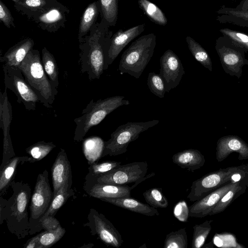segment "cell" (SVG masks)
Here are the masks:
<instances>
[{
	"label": "cell",
	"instance_id": "obj_1",
	"mask_svg": "<svg viewBox=\"0 0 248 248\" xmlns=\"http://www.w3.org/2000/svg\"><path fill=\"white\" fill-rule=\"evenodd\" d=\"M13 193L7 200L0 196V225L4 221L9 231L18 239L29 234L30 221L28 207L31 197V188L27 183L13 180Z\"/></svg>",
	"mask_w": 248,
	"mask_h": 248
},
{
	"label": "cell",
	"instance_id": "obj_2",
	"mask_svg": "<svg viewBox=\"0 0 248 248\" xmlns=\"http://www.w3.org/2000/svg\"><path fill=\"white\" fill-rule=\"evenodd\" d=\"M18 68L29 86L38 97L39 102L47 108H52L58 93L46 76L37 49L30 50Z\"/></svg>",
	"mask_w": 248,
	"mask_h": 248
},
{
	"label": "cell",
	"instance_id": "obj_3",
	"mask_svg": "<svg viewBox=\"0 0 248 248\" xmlns=\"http://www.w3.org/2000/svg\"><path fill=\"white\" fill-rule=\"evenodd\" d=\"M98 31L80 46V72L87 74L90 80L99 79L105 70L112 32Z\"/></svg>",
	"mask_w": 248,
	"mask_h": 248
},
{
	"label": "cell",
	"instance_id": "obj_4",
	"mask_svg": "<svg viewBox=\"0 0 248 248\" xmlns=\"http://www.w3.org/2000/svg\"><path fill=\"white\" fill-rule=\"evenodd\" d=\"M129 104L130 102L120 95L96 101L92 99L82 110L81 116L74 120L76 124L74 140L81 141L90 129L100 123L108 114L120 107Z\"/></svg>",
	"mask_w": 248,
	"mask_h": 248
},
{
	"label": "cell",
	"instance_id": "obj_5",
	"mask_svg": "<svg viewBox=\"0 0 248 248\" xmlns=\"http://www.w3.org/2000/svg\"><path fill=\"white\" fill-rule=\"evenodd\" d=\"M155 46L156 36L153 33L133 42L121 56L118 66L120 74L139 78L153 57Z\"/></svg>",
	"mask_w": 248,
	"mask_h": 248
},
{
	"label": "cell",
	"instance_id": "obj_6",
	"mask_svg": "<svg viewBox=\"0 0 248 248\" xmlns=\"http://www.w3.org/2000/svg\"><path fill=\"white\" fill-rule=\"evenodd\" d=\"M159 120L147 122H127L117 127L104 142L101 157L107 155L116 156L125 153L129 144L138 139L142 132L158 124Z\"/></svg>",
	"mask_w": 248,
	"mask_h": 248
},
{
	"label": "cell",
	"instance_id": "obj_7",
	"mask_svg": "<svg viewBox=\"0 0 248 248\" xmlns=\"http://www.w3.org/2000/svg\"><path fill=\"white\" fill-rule=\"evenodd\" d=\"M54 197L46 170L38 174L30 206V232L33 235L42 230L41 220L49 208Z\"/></svg>",
	"mask_w": 248,
	"mask_h": 248
},
{
	"label": "cell",
	"instance_id": "obj_8",
	"mask_svg": "<svg viewBox=\"0 0 248 248\" xmlns=\"http://www.w3.org/2000/svg\"><path fill=\"white\" fill-rule=\"evenodd\" d=\"M215 48L224 72L239 78L243 67L248 65L246 58L248 49L223 34L217 39Z\"/></svg>",
	"mask_w": 248,
	"mask_h": 248
},
{
	"label": "cell",
	"instance_id": "obj_9",
	"mask_svg": "<svg viewBox=\"0 0 248 248\" xmlns=\"http://www.w3.org/2000/svg\"><path fill=\"white\" fill-rule=\"evenodd\" d=\"M5 89L13 92L17 97V102L22 104L29 111L36 110L39 102L38 96L26 82L18 67L2 65Z\"/></svg>",
	"mask_w": 248,
	"mask_h": 248
},
{
	"label": "cell",
	"instance_id": "obj_10",
	"mask_svg": "<svg viewBox=\"0 0 248 248\" xmlns=\"http://www.w3.org/2000/svg\"><path fill=\"white\" fill-rule=\"evenodd\" d=\"M242 165L220 169L206 174L193 181L187 198L191 202L197 201L217 188L229 183H232V175L239 170Z\"/></svg>",
	"mask_w": 248,
	"mask_h": 248
},
{
	"label": "cell",
	"instance_id": "obj_11",
	"mask_svg": "<svg viewBox=\"0 0 248 248\" xmlns=\"http://www.w3.org/2000/svg\"><path fill=\"white\" fill-rule=\"evenodd\" d=\"M88 221L83 226L89 228L91 234L96 236L106 246L120 248L122 236L113 224L102 213L91 208L87 216Z\"/></svg>",
	"mask_w": 248,
	"mask_h": 248
},
{
	"label": "cell",
	"instance_id": "obj_12",
	"mask_svg": "<svg viewBox=\"0 0 248 248\" xmlns=\"http://www.w3.org/2000/svg\"><path fill=\"white\" fill-rule=\"evenodd\" d=\"M148 168L146 162H134L120 165L113 170L97 177L88 173L100 183L124 185L135 183L145 177Z\"/></svg>",
	"mask_w": 248,
	"mask_h": 248
},
{
	"label": "cell",
	"instance_id": "obj_13",
	"mask_svg": "<svg viewBox=\"0 0 248 248\" xmlns=\"http://www.w3.org/2000/svg\"><path fill=\"white\" fill-rule=\"evenodd\" d=\"M185 73L178 56L170 49L165 51L160 59L159 74L165 82L166 92L179 85Z\"/></svg>",
	"mask_w": 248,
	"mask_h": 248
},
{
	"label": "cell",
	"instance_id": "obj_14",
	"mask_svg": "<svg viewBox=\"0 0 248 248\" xmlns=\"http://www.w3.org/2000/svg\"><path fill=\"white\" fill-rule=\"evenodd\" d=\"M83 188L90 197L101 199L106 198L130 197L132 186L103 184L98 182L87 173L85 177Z\"/></svg>",
	"mask_w": 248,
	"mask_h": 248
},
{
	"label": "cell",
	"instance_id": "obj_15",
	"mask_svg": "<svg viewBox=\"0 0 248 248\" xmlns=\"http://www.w3.org/2000/svg\"><path fill=\"white\" fill-rule=\"evenodd\" d=\"M0 127L4 136L2 160L0 165L2 167L9 159L16 156L9 134L10 126L12 120V109L8 99L6 89H5L4 92H0Z\"/></svg>",
	"mask_w": 248,
	"mask_h": 248
},
{
	"label": "cell",
	"instance_id": "obj_16",
	"mask_svg": "<svg viewBox=\"0 0 248 248\" xmlns=\"http://www.w3.org/2000/svg\"><path fill=\"white\" fill-rule=\"evenodd\" d=\"M238 183H229L225 184L195 201L189 206V217L202 218L209 215L223 195Z\"/></svg>",
	"mask_w": 248,
	"mask_h": 248
},
{
	"label": "cell",
	"instance_id": "obj_17",
	"mask_svg": "<svg viewBox=\"0 0 248 248\" xmlns=\"http://www.w3.org/2000/svg\"><path fill=\"white\" fill-rule=\"evenodd\" d=\"M145 29V24H142L125 31L119 30L112 35L108 53L105 70L112 63L124 47L143 32Z\"/></svg>",
	"mask_w": 248,
	"mask_h": 248
},
{
	"label": "cell",
	"instance_id": "obj_18",
	"mask_svg": "<svg viewBox=\"0 0 248 248\" xmlns=\"http://www.w3.org/2000/svg\"><path fill=\"white\" fill-rule=\"evenodd\" d=\"M238 154L240 160L248 159V144L241 138L235 135H227L219 138L217 143L216 159L221 162L231 153Z\"/></svg>",
	"mask_w": 248,
	"mask_h": 248
},
{
	"label": "cell",
	"instance_id": "obj_19",
	"mask_svg": "<svg viewBox=\"0 0 248 248\" xmlns=\"http://www.w3.org/2000/svg\"><path fill=\"white\" fill-rule=\"evenodd\" d=\"M54 195L65 184L72 185L70 162L65 151L60 149L51 169Z\"/></svg>",
	"mask_w": 248,
	"mask_h": 248
},
{
	"label": "cell",
	"instance_id": "obj_20",
	"mask_svg": "<svg viewBox=\"0 0 248 248\" xmlns=\"http://www.w3.org/2000/svg\"><path fill=\"white\" fill-rule=\"evenodd\" d=\"M26 162L34 163L29 156H15L0 167V196L6 194L9 187L14 180L17 167Z\"/></svg>",
	"mask_w": 248,
	"mask_h": 248
},
{
	"label": "cell",
	"instance_id": "obj_21",
	"mask_svg": "<svg viewBox=\"0 0 248 248\" xmlns=\"http://www.w3.org/2000/svg\"><path fill=\"white\" fill-rule=\"evenodd\" d=\"M34 43L31 38H27L11 47L2 57L0 61L3 64L18 67L28 52L33 49Z\"/></svg>",
	"mask_w": 248,
	"mask_h": 248
},
{
	"label": "cell",
	"instance_id": "obj_22",
	"mask_svg": "<svg viewBox=\"0 0 248 248\" xmlns=\"http://www.w3.org/2000/svg\"><path fill=\"white\" fill-rule=\"evenodd\" d=\"M172 162L182 169L192 172L202 168L205 162L204 155L198 150L186 149L174 154Z\"/></svg>",
	"mask_w": 248,
	"mask_h": 248
},
{
	"label": "cell",
	"instance_id": "obj_23",
	"mask_svg": "<svg viewBox=\"0 0 248 248\" xmlns=\"http://www.w3.org/2000/svg\"><path fill=\"white\" fill-rule=\"evenodd\" d=\"M115 206L132 212L152 217L159 216L157 210L148 204L143 203L130 197L106 198L100 199Z\"/></svg>",
	"mask_w": 248,
	"mask_h": 248
},
{
	"label": "cell",
	"instance_id": "obj_24",
	"mask_svg": "<svg viewBox=\"0 0 248 248\" xmlns=\"http://www.w3.org/2000/svg\"><path fill=\"white\" fill-rule=\"evenodd\" d=\"M216 13L218 15L217 20L221 23L248 27V11L222 6Z\"/></svg>",
	"mask_w": 248,
	"mask_h": 248
},
{
	"label": "cell",
	"instance_id": "obj_25",
	"mask_svg": "<svg viewBox=\"0 0 248 248\" xmlns=\"http://www.w3.org/2000/svg\"><path fill=\"white\" fill-rule=\"evenodd\" d=\"M104 142L98 137L85 139L83 142V151L89 164L91 165L101 157Z\"/></svg>",
	"mask_w": 248,
	"mask_h": 248
},
{
	"label": "cell",
	"instance_id": "obj_26",
	"mask_svg": "<svg viewBox=\"0 0 248 248\" xmlns=\"http://www.w3.org/2000/svg\"><path fill=\"white\" fill-rule=\"evenodd\" d=\"M42 54L41 61L44 71L52 86L57 89L59 85V71L56 59L45 47L42 49Z\"/></svg>",
	"mask_w": 248,
	"mask_h": 248
},
{
	"label": "cell",
	"instance_id": "obj_27",
	"mask_svg": "<svg viewBox=\"0 0 248 248\" xmlns=\"http://www.w3.org/2000/svg\"><path fill=\"white\" fill-rule=\"evenodd\" d=\"M247 187L245 185L238 183L223 195L209 215H214L224 211L235 199L245 192Z\"/></svg>",
	"mask_w": 248,
	"mask_h": 248
},
{
	"label": "cell",
	"instance_id": "obj_28",
	"mask_svg": "<svg viewBox=\"0 0 248 248\" xmlns=\"http://www.w3.org/2000/svg\"><path fill=\"white\" fill-rule=\"evenodd\" d=\"M71 186L72 185L69 184H65L61 187L54 195L50 206L43 217L48 216L54 217L67 200L74 196L75 192L71 188Z\"/></svg>",
	"mask_w": 248,
	"mask_h": 248
},
{
	"label": "cell",
	"instance_id": "obj_29",
	"mask_svg": "<svg viewBox=\"0 0 248 248\" xmlns=\"http://www.w3.org/2000/svg\"><path fill=\"white\" fill-rule=\"evenodd\" d=\"M138 4L144 14L153 22L165 26L167 18L162 11L155 4L148 0H138Z\"/></svg>",
	"mask_w": 248,
	"mask_h": 248
},
{
	"label": "cell",
	"instance_id": "obj_30",
	"mask_svg": "<svg viewBox=\"0 0 248 248\" xmlns=\"http://www.w3.org/2000/svg\"><path fill=\"white\" fill-rule=\"evenodd\" d=\"M186 42L189 50L199 62L210 72L212 71V62L210 56L204 48L193 38L187 36Z\"/></svg>",
	"mask_w": 248,
	"mask_h": 248
},
{
	"label": "cell",
	"instance_id": "obj_31",
	"mask_svg": "<svg viewBox=\"0 0 248 248\" xmlns=\"http://www.w3.org/2000/svg\"><path fill=\"white\" fill-rule=\"evenodd\" d=\"M104 22L108 26L116 25L118 15L119 0H98Z\"/></svg>",
	"mask_w": 248,
	"mask_h": 248
},
{
	"label": "cell",
	"instance_id": "obj_32",
	"mask_svg": "<svg viewBox=\"0 0 248 248\" xmlns=\"http://www.w3.org/2000/svg\"><path fill=\"white\" fill-rule=\"evenodd\" d=\"M66 230L61 226L53 231H44L38 233L37 248H48L58 242L64 235Z\"/></svg>",
	"mask_w": 248,
	"mask_h": 248
},
{
	"label": "cell",
	"instance_id": "obj_33",
	"mask_svg": "<svg viewBox=\"0 0 248 248\" xmlns=\"http://www.w3.org/2000/svg\"><path fill=\"white\" fill-rule=\"evenodd\" d=\"M187 247L188 239L185 227L166 235L164 248H187Z\"/></svg>",
	"mask_w": 248,
	"mask_h": 248
},
{
	"label": "cell",
	"instance_id": "obj_34",
	"mask_svg": "<svg viewBox=\"0 0 248 248\" xmlns=\"http://www.w3.org/2000/svg\"><path fill=\"white\" fill-rule=\"evenodd\" d=\"M98 12L96 2L91 3L86 8L81 18L79 27V38L88 32L96 19Z\"/></svg>",
	"mask_w": 248,
	"mask_h": 248
},
{
	"label": "cell",
	"instance_id": "obj_35",
	"mask_svg": "<svg viewBox=\"0 0 248 248\" xmlns=\"http://www.w3.org/2000/svg\"><path fill=\"white\" fill-rule=\"evenodd\" d=\"M212 220H206L200 224L193 227V233L192 241V248L202 247L211 230Z\"/></svg>",
	"mask_w": 248,
	"mask_h": 248
},
{
	"label": "cell",
	"instance_id": "obj_36",
	"mask_svg": "<svg viewBox=\"0 0 248 248\" xmlns=\"http://www.w3.org/2000/svg\"><path fill=\"white\" fill-rule=\"evenodd\" d=\"M144 198L150 206L157 208H165L168 206L169 202L159 187L150 188L143 193Z\"/></svg>",
	"mask_w": 248,
	"mask_h": 248
},
{
	"label": "cell",
	"instance_id": "obj_37",
	"mask_svg": "<svg viewBox=\"0 0 248 248\" xmlns=\"http://www.w3.org/2000/svg\"><path fill=\"white\" fill-rule=\"evenodd\" d=\"M55 147L56 145L52 142L40 141L26 148V152L35 162L43 159Z\"/></svg>",
	"mask_w": 248,
	"mask_h": 248
},
{
	"label": "cell",
	"instance_id": "obj_38",
	"mask_svg": "<svg viewBox=\"0 0 248 248\" xmlns=\"http://www.w3.org/2000/svg\"><path fill=\"white\" fill-rule=\"evenodd\" d=\"M147 84L152 93L160 98L164 97L166 92V87L164 80L159 73H149L147 78Z\"/></svg>",
	"mask_w": 248,
	"mask_h": 248
},
{
	"label": "cell",
	"instance_id": "obj_39",
	"mask_svg": "<svg viewBox=\"0 0 248 248\" xmlns=\"http://www.w3.org/2000/svg\"><path fill=\"white\" fill-rule=\"evenodd\" d=\"M121 164V162L115 161H106L101 163L94 162L90 165L88 168V173L97 177L113 170Z\"/></svg>",
	"mask_w": 248,
	"mask_h": 248
},
{
	"label": "cell",
	"instance_id": "obj_40",
	"mask_svg": "<svg viewBox=\"0 0 248 248\" xmlns=\"http://www.w3.org/2000/svg\"><path fill=\"white\" fill-rule=\"evenodd\" d=\"M234 237L230 233H216L213 240L214 244L219 247L244 248L243 246L237 243L236 239L228 241Z\"/></svg>",
	"mask_w": 248,
	"mask_h": 248
},
{
	"label": "cell",
	"instance_id": "obj_41",
	"mask_svg": "<svg viewBox=\"0 0 248 248\" xmlns=\"http://www.w3.org/2000/svg\"><path fill=\"white\" fill-rule=\"evenodd\" d=\"M219 31L222 34L228 36L236 43L248 49V35L228 28L221 29Z\"/></svg>",
	"mask_w": 248,
	"mask_h": 248
},
{
	"label": "cell",
	"instance_id": "obj_42",
	"mask_svg": "<svg viewBox=\"0 0 248 248\" xmlns=\"http://www.w3.org/2000/svg\"><path fill=\"white\" fill-rule=\"evenodd\" d=\"M173 215L179 221L186 222L189 217V209L186 202L179 201L174 206Z\"/></svg>",
	"mask_w": 248,
	"mask_h": 248
},
{
	"label": "cell",
	"instance_id": "obj_43",
	"mask_svg": "<svg viewBox=\"0 0 248 248\" xmlns=\"http://www.w3.org/2000/svg\"><path fill=\"white\" fill-rule=\"evenodd\" d=\"M62 18V13L57 9L52 8L45 13L40 17V20L46 24H53L57 23Z\"/></svg>",
	"mask_w": 248,
	"mask_h": 248
},
{
	"label": "cell",
	"instance_id": "obj_44",
	"mask_svg": "<svg viewBox=\"0 0 248 248\" xmlns=\"http://www.w3.org/2000/svg\"><path fill=\"white\" fill-rule=\"evenodd\" d=\"M0 20L8 28H10L11 25L15 27L14 18L10 10L1 0H0Z\"/></svg>",
	"mask_w": 248,
	"mask_h": 248
},
{
	"label": "cell",
	"instance_id": "obj_45",
	"mask_svg": "<svg viewBox=\"0 0 248 248\" xmlns=\"http://www.w3.org/2000/svg\"><path fill=\"white\" fill-rule=\"evenodd\" d=\"M42 230L44 231H53L61 226L59 221L54 217L48 216L43 217L41 220Z\"/></svg>",
	"mask_w": 248,
	"mask_h": 248
},
{
	"label": "cell",
	"instance_id": "obj_46",
	"mask_svg": "<svg viewBox=\"0 0 248 248\" xmlns=\"http://www.w3.org/2000/svg\"><path fill=\"white\" fill-rule=\"evenodd\" d=\"M18 4L31 10L42 9L46 4V0H25L20 1Z\"/></svg>",
	"mask_w": 248,
	"mask_h": 248
},
{
	"label": "cell",
	"instance_id": "obj_47",
	"mask_svg": "<svg viewBox=\"0 0 248 248\" xmlns=\"http://www.w3.org/2000/svg\"><path fill=\"white\" fill-rule=\"evenodd\" d=\"M38 234L29 239L24 245L25 248H37Z\"/></svg>",
	"mask_w": 248,
	"mask_h": 248
},
{
	"label": "cell",
	"instance_id": "obj_48",
	"mask_svg": "<svg viewBox=\"0 0 248 248\" xmlns=\"http://www.w3.org/2000/svg\"><path fill=\"white\" fill-rule=\"evenodd\" d=\"M235 8L239 10L248 11V0H242Z\"/></svg>",
	"mask_w": 248,
	"mask_h": 248
},
{
	"label": "cell",
	"instance_id": "obj_49",
	"mask_svg": "<svg viewBox=\"0 0 248 248\" xmlns=\"http://www.w3.org/2000/svg\"><path fill=\"white\" fill-rule=\"evenodd\" d=\"M93 246V244L90 243L87 244L86 245H83V246L81 247L80 248H92Z\"/></svg>",
	"mask_w": 248,
	"mask_h": 248
},
{
	"label": "cell",
	"instance_id": "obj_50",
	"mask_svg": "<svg viewBox=\"0 0 248 248\" xmlns=\"http://www.w3.org/2000/svg\"><path fill=\"white\" fill-rule=\"evenodd\" d=\"M14 1L15 3L18 4L20 2V0H12Z\"/></svg>",
	"mask_w": 248,
	"mask_h": 248
}]
</instances>
